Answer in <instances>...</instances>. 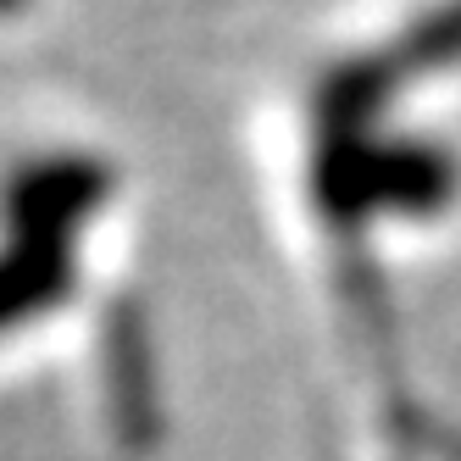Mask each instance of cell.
<instances>
[{
  "label": "cell",
  "mask_w": 461,
  "mask_h": 461,
  "mask_svg": "<svg viewBox=\"0 0 461 461\" xmlns=\"http://www.w3.org/2000/svg\"><path fill=\"white\" fill-rule=\"evenodd\" d=\"M23 12V0H0V17H17Z\"/></svg>",
  "instance_id": "obj_1"
}]
</instances>
